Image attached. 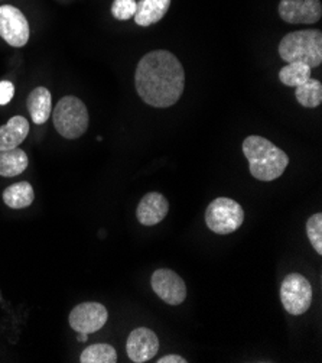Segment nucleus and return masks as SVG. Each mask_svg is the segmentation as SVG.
<instances>
[{"label":"nucleus","instance_id":"nucleus-22","mask_svg":"<svg viewBox=\"0 0 322 363\" xmlns=\"http://www.w3.org/2000/svg\"><path fill=\"white\" fill-rule=\"evenodd\" d=\"M137 9L136 0H115L112 5V15L117 21H129L134 16Z\"/></svg>","mask_w":322,"mask_h":363},{"label":"nucleus","instance_id":"nucleus-20","mask_svg":"<svg viewBox=\"0 0 322 363\" xmlns=\"http://www.w3.org/2000/svg\"><path fill=\"white\" fill-rule=\"evenodd\" d=\"M295 96L298 103L304 107H318L322 101V84L318 80L309 79L297 87Z\"/></svg>","mask_w":322,"mask_h":363},{"label":"nucleus","instance_id":"nucleus-8","mask_svg":"<svg viewBox=\"0 0 322 363\" xmlns=\"http://www.w3.org/2000/svg\"><path fill=\"white\" fill-rule=\"evenodd\" d=\"M0 36L12 47H25L29 41V23L15 6H0Z\"/></svg>","mask_w":322,"mask_h":363},{"label":"nucleus","instance_id":"nucleus-6","mask_svg":"<svg viewBox=\"0 0 322 363\" xmlns=\"http://www.w3.org/2000/svg\"><path fill=\"white\" fill-rule=\"evenodd\" d=\"M312 285L301 274L286 275L280 286V300L283 308L292 315L306 313L312 304Z\"/></svg>","mask_w":322,"mask_h":363},{"label":"nucleus","instance_id":"nucleus-15","mask_svg":"<svg viewBox=\"0 0 322 363\" xmlns=\"http://www.w3.org/2000/svg\"><path fill=\"white\" fill-rule=\"evenodd\" d=\"M171 0H140L134 13V22L139 26H151L158 23L166 15Z\"/></svg>","mask_w":322,"mask_h":363},{"label":"nucleus","instance_id":"nucleus-25","mask_svg":"<svg viewBox=\"0 0 322 363\" xmlns=\"http://www.w3.org/2000/svg\"><path fill=\"white\" fill-rule=\"evenodd\" d=\"M87 335L86 333H80V336H79V342H87Z\"/></svg>","mask_w":322,"mask_h":363},{"label":"nucleus","instance_id":"nucleus-3","mask_svg":"<svg viewBox=\"0 0 322 363\" xmlns=\"http://www.w3.org/2000/svg\"><path fill=\"white\" fill-rule=\"evenodd\" d=\"M279 55L286 62H304L316 68L322 62V32L318 29L295 30L284 35L279 44Z\"/></svg>","mask_w":322,"mask_h":363},{"label":"nucleus","instance_id":"nucleus-2","mask_svg":"<svg viewBox=\"0 0 322 363\" xmlns=\"http://www.w3.org/2000/svg\"><path fill=\"white\" fill-rule=\"evenodd\" d=\"M243 152L248 161L250 174L259 181H273L279 178L289 164L286 155L266 138L252 135L243 140Z\"/></svg>","mask_w":322,"mask_h":363},{"label":"nucleus","instance_id":"nucleus-9","mask_svg":"<svg viewBox=\"0 0 322 363\" xmlns=\"http://www.w3.org/2000/svg\"><path fill=\"white\" fill-rule=\"evenodd\" d=\"M71 329L79 333H96L109 320V313L100 303H83L69 313Z\"/></svg>","mask_w":322,"mask_h":363},{"label":"nucleus","instance_id":"nucleus-14","mask_svg":"<svg viewBox=\"0 0 322 363\" xmlns=\"http://www.w3.org/2000/svg\"><path fill=\"white\" fill-rule=\"evenodd\" d=\"M29 133V122L23 116H13L0 126V151L18 148Z\"/></svg>","mask_w":322,"mask_h":363},{"label":"nucleus","instance_id":"nucleus-23","mask_svg":"<svg viewBox=\"0 0 322 363\" xmlns=\"http://www.w3.org/2000/svg\"><path fill=\"white\" fill-rule=\"evenodd\" d=\"M15 94V86L11 82H0V106L8 104Z\"/></svg>","mask_w":322,"mask_h":363},{"label":"nucleus","instance_id":"nucleus-18","mask_svg":"<svg viewBox=\"0 0 322 363\" xmlns=\"http://www.w3.org/2000/svg\"><path fill=\"white\" fill-rule=\"evenodd\" d=\"M312 68L304 62H288L279 71V80L288 87H298L311 79Z\"/></svg>","mask_w":322,"mask_h":363},{"label":"nucleus","instance_id":"nucleus-16","mask_svg":"<svg viewBox=\"0 0 322 363\" xmlns=\"http://www.w3.org/2000/svg\"><path fill=\"white\" fill-rule=\"evenodd\" d=\"M28 168V155L19 148L0 151V175L16 177Z\"/></svg>","mask_w":322,"mask_h":363},{"label":"nucleus","instance_id":"nucleus-12","mask_svg":"<svg viewBox=\"0 0 322 363\" xmlns=\"http://www.w3.org/2000/svg\"><path fill=\"white\" fill-rule=\"evenodd\" d=\"M169 210L168 200L161 193H148L137 204L136 217L143 226H155L162 222Z\"/></svg>","mask_w":322,"mask_h":363},{"label":"nucleus","instance_id":"nucleus-10","mask_svg":"<svg viewBox=\"0 0 322 363\" xmlns=\"http://www.w3.org/2000/svg\"><path fill=\"white\" fill-rule=\"evenodd\" d=\"M277 11L288 23H315L322 16L319 0H280Z\"/></svg>","mask_w":322,"mask_h":363},{"label":"nucleus","instance_id":"nucleus-7","mask_svg":"<svg viewBox=\"0 0 322 363\" xmlns=\"http://www.w3.org/2000/svg\"><path fill=\"white\" fill-rule=\"evenodd\" d=\"M151 285L155 294L169 306H180L187 298V285L184 279L172 269H156L152 274Z\"/></svg>","mask_w":322,"mask_h":363},{"label":"nucleus","instance_id":"nucleus-19","mask_svg":"<svg viewBox=\"0 0 322 363\" xmlns=\"http://www.w3.org/2000/svg\"><path fill=\"white\" fill-rule=\"evenodd\" d=\"M80 362L81 363H116L117 353H116V349L110 345L97 343L83 350L80 356Z\"/></svg>","mask_w":322,"mask_h":363},{"label":"nucleus","instance_id":"nucleus-4","mask_svg":"<svg viewBox=\"0 0 322 363\" xmlns=\"http://www.w3.org/2000/svg\"><path fill=\"white\" fill-rule=\"evenodd\" d=\"M52 121L61 136L77 139L83 136L88 128V111L79 97L65 96L55 106Z\"/></svg>","mask_w":322,"mask_h":363},{"label":"nucleus","instance_id":"nucleus-13","mask_svg":"<svg viewBox=\"0 0 322 363\" xmlns=\"http://www.w3.org/2000/svg\"><path fill=\"white\" fill-rule=\"evenodd\" d=\"M28 111L35 125H44L52 112V100L51 93L45 87L33 89L26 101Z\"/></svg>","mask_w":322,"mask_h":363},{"label":"nucleus","instance_id":"nucleus-11","mask_svg":"<svg viewBox=\"0 0 322 363\" xmlns=\"http://www.w3.org/2000/svg\"><path fill=\"white\" fill-rule=\"evenodd\" d=\"M127 356L134 363H143L154 359L159 350V339L148 328L134 329L126 342Z\"/></svg>","mask_w":322,"mask_h":363},{"label":"nucleus","instance_id":"nucleus-1","mask_svg":"<svg viewBox=\"0 0 322 363\" xmlns=\"http://www.w3.org/2000/svg\"><path fill=\"white\" fill-rule=\"evenodd\" d=\"M134 86L146 104L152 107L173 106L185 89L184 67L166 50L148 52L136 67Z\"/></svg>","mask_w":322,"mask_h":363},{"label":"nucleus","instance_id":"nucleus-5","mask_svg":"<svg viewBox=\"0 0 322 363\" xmlns=\"http://www.w3.org/2000/svg\"><path fill=\"white\" fill-rule=\"evenodd\" d=\"M244 222L243 207L229 197H219L205 210L207 228L217 235L236 232Z\"/></svg>","mask_w":322,"mask_h":363},{"label":"nucleus","instance_id":"nucleus-21","mask_svg":"<svg viewBox=\"0 0 322 363\" xmlns=\"http://www.w3.org/2000/svg\"><path fill=\"white\" fill-rule=\"evenodd\" d=\"M306 235L318 255H322V214L321 213H316L308 219Z\"/></svg>","mask_w":322,"mask_h":363},{"label":"nucleus","instance_id":"nucleus-17","mask_svg":"<svg viewBox=\"0 0 322 363\" xmlns=\"http://www.w3.org/2000/svg\"><path fill=\"white\" fill-rule=\"evenodd\" d=\"M35 193L33 189L26 181L9 186L4 193V201L11 208H25L33 203Z\"/></svg>","mask_w":322,"mask_h":363},{"label":"nucleus","instance_id":"nucleus-24","mask_svg":"<svg viewBox=\"0 0 322 363\" xmlns=\"http://www.w3.org/2000/svg\"><path fill=\"white\" fill-rule=\"evenodd\" d=\"M156 362L158 363H187V360L183 356H178V354H166Z\"/></svg>","mask_w":322,"mask_h":363}]
</instances>
